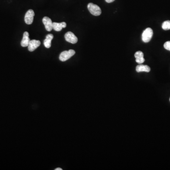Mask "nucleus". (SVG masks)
<instances>
[{
	"label": "nucleus",
	"mask_w": 170,
	"mask_h": 170,
	"mask_svg": "<svg viewBox=\"0 0 170 170\" xmlns=\"http://www.w3.org/2000/svg\"><path fill=\"white\" fill-rule=\"evenodd\" d=\"M87 8L89 12L94 16H99L101 14L102 11L100 8L93 3H89L87 5Z\"/></svg>",
	"instance_id": "obj_1"
},
{
	"label": "nucleus",
	"mask_w": 170,
	"mask_h": 170,
	"mask_svg": "<svg viewBox=\"0 0 170 170\" xmlns=\"http://www.w3.org/2000/svg\"><path fill=\"white\" fill-rule=\"evenodd\" d=\"M153 35V31L151 28H146L142 35V39L144 42L148 43L151 40Z\"/></svg>",
	"instance_id": "obj_2"
},
{
	"label": "nucleus",
	"mask_w": 170,
	"mask_h": 170,
	"mask_svg": "<svg viewBox=\"0 0 170 170\" xmlns=\"http://www.w3.org/2000/svg\"><path fill=\"white\" fill-rule=\"evenodd\" d=\"M75 54V51L73 50L70 49L69 51H63L60 55V60L62 62H65L70 59Z\"/></svg>",
	"instance_id": "obj_3"
},
{
	"label": "nucleus",
	"mask_w": 170,
	"mask_h": 170,
	"mask_svg": "<svg viewBox=\"0 0 170 170\" xmlns=\"http://www.w3.org/2000/svg\"><path fill=\"white\" fill-rule=\"evenodd\" d=\"M35 12L32 10H29L26 12L25 16V22L28 25H31L33 22Z\"/></svg>",
	"instance_id": "obj_4"
},
{
	"label": "nucleus",
	"mask_w": 170,
	"mask_h": 170,
	"mask_svg": "<svg viewBox=\"0 0 170 170\" xmlns=\"http://www.w3.org/2000/svg\"><path fill=\"white\" fill-rule=\"evenodd\" d=\"M64 37L66 41L73 44L77 43L78 40L77 37L71 32H68L65 34Z\"/></svg>",
	"instance_id": "obj_5"
},
{
	"label": "nucleus",
	"mask_w": 170,
	"mask_h": 170,
	"mask_svg": "<svg viewBox=\"0 0 170 170\" xmlns=\"http://www.w3.org/2000/svg\"><path fill=\"white\" fill-rule=\"evenodd\" d=\"M43 23L45 25V28L47 31H51L53 29V22L51 18H50L49 17H44L43 18Z\"/></svg>",
	"instance_id": "obj_6"
},
{
	"label": "nucleus",
	"mask_w": 170,
	"mask_h": 170,
	"mask_svg": "<svg viewBox=\"0 0 170 170\" xmlns=\"http://www.w3.org/2000/svg\"><path fill=\"white\" fill-rule=\"evenodd\" d=\"M41 42L39 40H30L29 45L28 46V50L30 52L35 51L38 47L40 46Z\"/></svg>",
	"instance_id": "obj_7"
},
{
	"label": "nucleus",
	"mask_w": 170,
	"mask_h": 170,
	"mask_svg": "<svg viewBox=\"0 0 170 170\" xmlns=\"http://www.w3.org/2000/svg\"><path fill=\"white\" fill-rule=\"evenodd\" d=\"M29 33L28 32H25L23 34V37L21 42V46L22 47H27L29 45L30 40L29 38Z\"/></svg>",
	"instance_id": "obj_8"
},
{
	"label": "nucleus",
	"mask_w": 170,
	"mask_h": 170,
	"mask_svg": "<svg viewBox=\"0 0 170 170\" xmlns=\"http://www.w3.org/2000/svg\"><path fill=\"white\" fill-rule=\"evenodd\" d=\"M136 61L139 64H142L145 62V59L144 58V53L141 51H138L135 53Z\"/></svg>",
	"instance_id": "obj_9"
},
{
	"label": "nucleus",
	"mask_w": 170,
	"mask_h": 170,
	"mask_svg": "<svg viewBox=\"0 0 170 170\" xmlns=\"http://www.w3.org/2000/svg\"><path fill=\"white\" fill-rule=\"evenodd\" d=\"M53 29L56 31H60L63 29V28H66V23L63 22L61 23H56L53 22Z\"/></svg>",
	"instance_id": "obj_10"
},
{
	"label": "nucleus",
	"mask_w": 170,
	"mask_h": 170,
	"mask_svg": "<svg viewBox=\"0 0 170 170\" xmlns=\"http://www.w3.org/2000/svg\"><path fill=\"white\" fill-rule=\"evenodd\" d=\"M53 38V35L48 34L46 36V38L43 41V45L47 48H49L51 46V41Z\"/></svg>",
	"instance_id": "obj_11"
},
{
	"label": "nucleus",
	"mask_w": 170,
	"mask_h": 170,
	"mask_svg": "<svg viewBox=\"0 0 170 170\" xmlns=\"http://www.w3.org/2000/svg\"><path fill=\"white\" fill-rule=\"evenodd\" d=\"M136 71L138 73H140V72H146V73H149L150 71V68L146 65H142L139 64L137 66Z\"/></svg>",
	"instance_id": "obj_12"
},
{
	"label": "nucleus",
	"mask_w": 170,
	"mask_h": 170,
	"mask_svg": "<svg viewBox=\"0 0 170 170\" xmlns=\"http://www.w3.org/2000/svg\"><path fill=\"white\" fill-rule=\"evenodd\" d=\"M162 28L164 30H170V21H166L164 22L162 24Z\"/></svg>",
	"instance_id": "obj_13"
},
{
	"label": "nucleus",
	"mask_w": 170,
	"mask_h": 170,
	"mask_svg": "<svg viewBox=\"0 0 170 170\" xmlns=\"http://www.w3.org/2000/svg\"><path fill=\"white\" fill-rule=\"evenodd\" d=\"M164 46L165 49L167 50L168 51H170V41H167L166 42H165Z\"/></svg>",
	"instance_id": "obj_14"
},
{
	"label": "nucleus",
	"mask_w": 170,
	"mask_h": 170,
	"mask_svg": "<svg viewBox=\"0 0 170 170\" xmlns=\"http://www.w3.org/2000/svg\"><path fill=\"white\" fill-rule=\"evenodd\" d=\"M115 0H105V1L108 3H112L113 1H115Z\"/></svg>",
	"instance_id": "obj_15"
},
{
	"label": "nucleus",
	"mask_w": 170,
	"mask_h": 170,
	"mask_svg": "<svg viewBox=\"0 0 170 170\" xmlns=\"http://www.w3.org/2000/svg\"><path fill=\"white\" fill-rule=\"evenodd\" d=\"M63 169H61L60 168H57L56 169H55V170H62Z\"/></svg>",
	"instance_id": "obj_16"
},
{
	"label": "nucleus",
	"mask_w": 170,
	"mask_h": 170,
	"mask_svg": "<svg viewBox=\"0 0 170 170\" xmlns=\"http://www.w3.org/2000/svg\"></svg>",
	"instance_id": "obj_17"
}]
</instances>
